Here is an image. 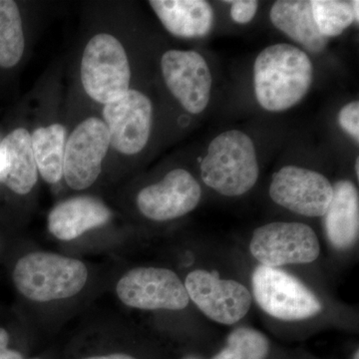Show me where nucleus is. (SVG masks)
I'll return each mask as SVG.
<instances>
[{"instance_id":"nucleus-14","label":"nucleus","mask_w":359,"mask_h":359,"mask_svg":"<svg viewBox=\"0 0 359 359\" xmlns=\"http://www.w3.org/2000/svg\"><path fill=\"white\" fill-rule=\"evenodd\" d=\"M332 188L334 195L323 216V228L330 245L344 252L354 247L358 240V190L348 180L337 181Z\"/></svg>"},{"instance_id":"nucleus-16","label":"nucleus","mask_w":359,"mask_h":359,"mask_svg":"<svg viewBox=\"0 0 359 359\" xmlns=\"http://www.w3.org/2000/svg\"><path fill=\"white\" fill-rule=\"evenodd\" d=\"M111 218L107 205L89 196L71 198L56 205L48 215V230L60 241L74 240Z\"/></svg>"},{"instance_id":"nucleus-7","label":"nucleus","mask_w":359,"mask_h":359,"mask_svg":"<svg viewBox=\"0 0 359 359\" xmlns=\"http://www.w3.org/2000/svg\"><path fill=\"white\" fill-rule=\"evenodd\" d=\"M184 285L190 301L219 325L240 323L252 306V292L242 283L219 278L205 269L189 273Z\"/></svg>"},{"instance_id":"nucleus-9","label":"nucleus","mask_w":359,"mask_h":359,"mask_svg":"<svg viewBox=\"0 0 359 359\" xmlns=\"http://www.w3.org/2000/svg\"><path fill=\"white\" fill-rule=\"evenodd\" d=\"M269 194L276 205L301 216L316 218L327 212L334 188L323 174L290 165L273 175Z\"/></svg>"},{"instance_id":"nucleus-21","label":"nucleus","mask_w":359,"mask_h":359,"mask_svg":"<svg viewBox=\"0 0 359 359\" xmlns=\"http://www.w3.org/2000/svg\"><path fill=\"white\" fill-rule=\"evenodd\" d=\"M271 340L256 328H236L226 337V344L211 359H269Z\"/></svg>"},{"instance_id":"nucleus-10","label":"nucleus","mask_w":359,"mask_h":359,"mask_svg":"<svg viewBox=\"0 0 359 359\" xmlns=\"http://www.w3.org/2000/svg\"><path fill=\"white\" fill-rule=\"evenodd\" d=\"M109 146V133L100 119L88 118L78 125L65 144L63 175L67 185L74 190L93 185Z\"/></svg>"},{"instance_id":"nucleus-20","label":"nucleus","mask_w":359,"mask_h":359,"mask_svg":"<svg viewBox=\"0 0 359 359\" xmlns=\"http://www.w3.org/2000/svg\"><path fill=\"white\" fill-rule=\"evenodd\" d=\"M20 9L13 0H0V66L13 67L25 51Z\"/></svg>"},{"instance_id":"nucleus-22","label":"nucleus","mask_w":359,"mask_h":359,"mask_svg":"<svg viewBox=\"0 0 359 359\" xmlns=\"http://www.w3.org/2000/svg\"><path fill=\"white\" fill-rule=\"evenodd\" d=\"M355 1L313 0L311 1L316 25L325 39L339 36L353 22Z\"/></svg>"},{"instance_id":"nucleus-19","label":"nucleus","mask_w":359,"mask_h":359,"mask_svg":"<svg viewBox=\"0 0 359 359\" xmlns=\"http://www.w3.org/2000/svg\"><path fill=\"white\" fill-rule=\"evenodd\" d=\"M32 142L37 171L47 183H57L62 178L65 165V126L53 124L36 129L32 134Z\"/></svg>"},{"instance_id":"nucleus-15","label":"nucleus","mask_w":359,"mask_h":359,"mask_svg":"<svg viewBox=\"0 0 359 359\" xmlns=\"http://www.w3.org/2000/svg\"><path fill=\"white\" fill-rule=\"evenodd\" d=\"M32 151V134L14 130L0 143V182L18 195L32 190L39 178Z\"/></svg>"},{"instance_id":"nucleus-8","label":"nucleus","mask_w":359,"mask_h":359,"mask_svg":"<svg viewBox=\"0 0 359 359\" xmlns=\"http://www.w3.org/2000/svg\"><path fill=\"white\" fill-rule=\"evenodd\" d=\"M116 292L123 304L143 311H182L190 302L181 278L163 268L131 269L120 278Z\"/></svg>"},{"instance_id":"nucleus-12","label":"nucleus","mask_w":359,"mask_h":359,"mask_svg":"<svg viewBox=\"0 0 359 359\" xmlns=\"http://www.w3.org/2000/svg\"><path fill=\"white\" fill-rule=\"evenodd\" d=\"M168 88L188 112L200 114L211 98L212 74L207 61L196 51L169 50L161 60Z\"/></svg>"},{"instance_id":"nucleus-3","label":"nucleus","mask_w":359,"mask_h":359,"mask_svg":"<svg viewBox=\"0 0 359 359\" xmlns=\"http://www.w3.org/2000/svg\"><path fill=\"white\" fill-rule=\"evenodd\" d=\"M88 269L81 261L52 252H32L21 257L13 282L21 294L46 302L68 299L83 289Z\"/></svg>"},{"instance_id":"nucleus-29","label":"nucleus","mask_w":359,"mask_h":359,"mask_svg":"<svg viewBox=\"0 0 359 359\" xmlns=\"http://www.w3.org/2000/svg\"><path fill=\"white\" fill-rule=\"evenodd\" d=\"M32 359H40V358H32Z\"/></svg>"},{"instance_id":"nucleus-5","label":"nucleus","mask_w":359,"mask_h":359,"mask_svg":"<svg viewBox=\"0 0 359 359\" xmlns=\"http://www.w3.org/2000/svg\"><path fill=\"white\" fill-rule=\"evenodd\" d=\"M131 70L124 47L110 34L96 35L85 48L81 81L93 100L108 104L129 91Z\"/></svg>"},{"instance_id":"nucleus-11","label":"nucleus","mask_w":359,"mask_h":359,"mask_svg":"<svg viewBox=\"0 0 359 359\" xmlns=\"http://www.w3.org/2000/svg\"><path fill=\"white\" fill-rule=\"evenodd\" d=\"M152 111L150 99L137 90L129 89L121 98L106 104L104 124L110 145L125 155L141 152L150 137Z\"/></svg>"},{"instance_id":"nucleus-27","label":"nucleus","mask_w":359,"mask_h":359,"mask_svg":"<svg viewBox=\"0 0 359 359\" xmlns=\"http://www.w3.org/2000/svg\"><path fill=\"white\" fill-rule=\"evenodd\" d=\"M359 1H358V0H356L355 1V4H354V15H355V22L356 23H358L359 22Z\"/></svg>"},{"instance_id":"nucleus-28","label":"nucleus","mask_w":359,"mask_h":359,"mask_svg":"<svg viewBox=\"0 0 359 359\" xmlns=\"http://www.w3.org/2000/svg\"><path fill=\"white\" fill-rule=\"evenodd\" d=\"M355 173L356 176H358V178L359 177V158H356L355 161Z\"/></svg>"},{"instance_id":"nucleus-25","label":"nucleus","mask_w":359,"mask_h":359,"mask_svg":"<svg viewBox=\"0 0 359 359\" xmlns=\"http://www.w3.org/2000/svg\"><path fill=\"white\" fill-rule=\"evenodd\" d=\"M9 334L4 328H0V359H25L22 354L8 348Z\"/></svg>"},{"instance_id":"nucleus-4","label":"nucleus","mask_w":359,"mask_h":359,"mask_svg":"<svg viewBox=\"0 0 359 359\" xmlns=\"http://www.w3.org/2000/svg\"><path fill=\"white\" fill-rule=\"evenodd\" d=\"M252 290L259 309L276 320H306L323 311L318 297L283 269L257 266L252 271Z\"/></svg>"},{"instance_id":"nucleus-24","label":"nucleus","mask_w":359,"mask_h":359,"mask_svg":"<svg viewBox=\"0 0 359 359\" xmlns=\"http://www.w3.org/2000/svg\"><path fill=\"white\" fill-rule=\"evenodd\" d=\"M231 4V20L238 25H247L254 20L259 2L256 0H237V1H229Z\"/></svg>"},{"instance_id":"nucleus-18","label":"nucleus","mask_w":359,"mask_h":359,"mask_svg":"<svg viewBox=\"0 0 359 359\" xmlns=\"http://www.w3.org/2000/svg\"><path fill=\"white\" fill-rule=\"evenodd\" d=\"M269 18L276 28L311 53H320L327 46V39L316 25L309 0L276 1L271 7Z\"/></svg>"},{"instance_id":"nucleus-2","label":"nucleus","mask_w":359,"mask_h":359,"mask_svg":"<svg viewBox=\"0 0 359 359\" xmlns=\"http://www.w3.org/2000/svg\"><path fill=\"white\" fill-rule=\"evenodd\" d=\"M259 175L254 142L238 130L217 136L201 163L203 182L226 197H238L249 192L256 185Z\"/></svg>"},{"instance_id":"nucleus-26","label":"nucleus","mask_w":359,"mask_h":359,"mask_svg":"<svg viewBox=\"0 0 359 359\" xmlns=\"http://www.w3.org/2000/svg\"><path fill=\"white\" fill-rule=\"evenodd\" d=\"M83 359H137L134 356L129 355V354L125 353H113L108 354V355H100V356H91V358H87Z\"/></svg>"},{"instance_id":"nucleus-13","label":"nucleus","mask_w":359,"mask_h":359,"mask_svg":"<svg viewBox=\"0 0 359 359\" xmlns=\"http://www.w3.org/2000/svg\"><path fill=\"white\" fill-rule=\"evenodd\" d=\"M202 198V188L184 169L169 172L159 183L146 187L137 196V205L146 218L157 222L181 218L194 211Z\"/></svg>"},{"instance_id":"nucleus-1","label":"nucleus","mask_w":359,"mask_h":359,"mask_svg":"<svg viewBox=\"0 0 359 359\" xmlns=\"http://www.w3.org/2000/svg\"><path fill=\"white\" fill-rule=\"evenodd\" d=\"M313 79V66L308 54L292 44L271 45L255 61L257 102L271 112H282L301 102Z\"/></svg>"},{"instance_id":"nucleus-17","label":"nucleus","mask_w":359,"mask_h":359,"mask_svg":"<svg viewBox=\"0 0 359 359\" xmlns=\"http://www.w3.org/2000/svg\"><path fill=\"white\" fill-rule=\"evenodd\" d=\"M149 4L174 36L200 39L209 34L214 25V11L205 0H151Z\"/></svg>"},{"instance_id":"nucleus-23","label":"nucleus","mask_w":359,"mask_h":359,"mask_svg":"<svg viewBox=\"0 0 359 359\" xmlns=\"http://www.w3.org/2000/svg\"><path fill=\"white\" fill-rule=\"evenodd\" d=\"M340 127L351 135L356 142L359 141V102L353 101L347 104L339 114Z\"/></svg>"},{"instance_id":"nucleus-6","label":"nucleus","mask_w":359,"mask_h":359,"mask_svg":"<svg viewBox=\"0 0 359 359\" xmlns=\"http://www.w3.org/2000/svg\"><path fill=\"white\" fill-rule=\"evenodd\" d=\"M320 252L316 231L297 222H273L259 226L250 243V255L259 266L268 268L313 263Z\"/></svg>"}]
</instances>
